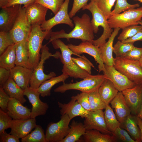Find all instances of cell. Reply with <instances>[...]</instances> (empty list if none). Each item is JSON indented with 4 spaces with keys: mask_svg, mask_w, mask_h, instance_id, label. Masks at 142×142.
Segmentation results:
<instances>
[{
    "mask_svg": "<svg viewBox=\"0 0 142 142\" xmlns=\"http://www.w3.org/2000/svg\"><path fill=\"white\" fill-rule=\"evenodd\" d=\"M73 20L75 26L70 32L66 33L63 29L57 32L51 30L49 34V42L54 40L64 38L68 40L73 38L80 39L82 42L88 41L92 43L94 38V33L89 16L84 13L80 17H74Z\"/></svg>",
    "mask_w": 142,
    "mask_h": 142,
    "instance_id": "6da1fadb",
    "label": "cell"
},
{
    "mask_svg": "<svg viewBox=\"0 0 142 142\" xmlns=\"http://www.w3.org/2000/svg\"><path fill=\"white\" fill-rule=\"evenodd\" d=\"M51 42L54 48L59 49L61 52L59 58L63 64L62 72L69 77L75 78L84 79L91 75L81 68L72 60L71 55H75L63 42L59 39Z\"/></svg>",
    "mask_w": 142,
    "mask_h": 142,
    "instance_id": "7a4b0ae2",
    "label": "cell"
},
{
    "mask_svg": "<svg viewBox=\"0 0 142 142\" xmlns=\"http://www.w3.org/2000/svg\"><path fill=\"white\" fill-rule=\"evenodd\" d=\"M82 9L88 10L91 13L92 18L91 22L94 33H98L99 27H102L103 28V33L100 37L92 42L93 44L100 47L106 42V40L111 34L113 29L110 28L108 19L98 6L96 0H91Z\"/></svg>",
    "mask_w": 142,
    "mask_h": 142,
    "instance_id": "3957f363",
    "label": "cell"
},
{
    "mask_svg": "<svg viewBox=\"0 0 142 142\" xmlns=\"http://www.w3.org/2000/svg\"><path fill=\"white\" fill-rule=\"evenodd\" d=\"M43 31L40 25L32 26L27 40L29 52V62L31 68L36 67L40 59V52L44 39H49L50 31Z\"/></svg>",
    "mask_w": 142,
    "mask_h": 142,
    "instance_id": "277c9868",
    "label": "cell"
},
{
    "mask_svg": "<svg viewBox=\"0 0 142 142\" xmlns=\"http://www.w3.org/2000/svg\"><path fill=\"white\" fill-rule=\"evenodd\" d=\"M106 79V76L104 74L91 75L76 83H63L62 85L55 89L54 91L55 92L63 93L68 90H74L88 93L98 89Z\"/></svg>",
    "mask_w": 142,
    "mask_h": 142,
    "instance_id": "5b68a950",
    "label": "cell"
},
{
    "mask_svg": "<svg viewBox=\"0 0 142 142\" xmlns=\"http://www.w3.org/2000/svg\"><path fill=\"white\" fill-rule=\"evenodd\" d=\"M40 52V61L33 69L30 82V87L35 89H37L45 81L56 76V74L53 72L48 74H45L43 71L44 65L45 61L50 57L59 58L60 54L59 52L52 54L49 52V49L46 45H42Z\"/></svg>",
    "mask_w": 142,
    "mask_h": 142,
    "instance_id": "8992f818",
    "label": "cell"
},
{
    "mask_svg": "<svg viewBox=\"0 0 142 142\" xmlns=\"http://www.w3.org/2000/svg\"><path fill=\"white\" fill-rule=\"evenodd\" d=\"M113 66L136 85L142 84V67L139 61L116 57Z\"/></svg>",
    "mask_w": 142,
    "mask_h": 142,
    "instance_id": "52a82bcc",
    "label": "cell"
},
{
    "mask_svg": "<svg viewBox=\"0 0 142 142\" xmlns=\"http://www.w3.org/2000/svg\"><path fill=\"white\" fill-rule=\"evenodd\" d=\"M142 18V7L130 9L122 13L111 16L108 19L111 28H123L130 26L138 25Z\"/></svg>",
    "mask_w": 142,
    "mask_h": 142,
    "instance_id": "ba28073f",
    "label": "cell"
},
{
    "mask_svg": "<svg viewBox=\"0 0 142 142\" xmlns=\"http://www.w3.org/2000/svg\"><path fill=\"white\" fill-rule=\"evenodd\" d=\"M32 26L28 21L26 8L21 5L17 18L12 28L9 32L15 44L27 40Z\"/></svg>",
    "mask_w": 142,
    "mask_h": 142,
    "instance_id": "9c48e42d",
    "label": "cell"
},
{
    "mask_svg": "<svg viewBox=\"0 0 142 142\" xmlns=\"http://www.w3.org/2000/svg\"><path fill=\"white\" fill-rule=\"evenodd\" d=\"M71 120L67 114L62 115L60 120L50 122L48 125L45 133L46 142H60L68 134Z\"/></svg>",
    "mask_w": 142,
    "mask_h": 142,
    "instance_id": "30bf717a",
    "label": "cell"
},
{
    "mask_svg": "<svg viewBox=\"0 0 142 142\" xmlns=\"http://www.w3.org/2000/svg\"><path fill=\"white\" fill-rule=\"evenodd\" d=\"M67 45L75 55L78 56L80 57L81 56L80 55L85 53L93 57L98 64L99 72L102 71L103 73L105 72L104 64L101 56L99 47L88 41L82 42L77 45L68 44Z\"/></svg>",
    "mask_w": 142,
    "mask_h": 142,
    "instance_id": "8fae6325",
    "label": "cell"
},
{
    "mask_svg": "<svg viewBox=\"0 0 142 142\" xmlns=\"http://www.w3.org/2000/svg\"><path fill=\"white\" fill-rule=\"evenodd\" d=\"M70 0H64L60 8L55 15L50 19L46 20L40 25L42 30L50 31L55 26L60 24H67L72 28L74 27L73 21L68 12Z\"/></svg>",
    "mask_w": 142,
    "mask_h": 142,
    "instance_id": "7c38bea8",
    "label": "cell"
},
{
    "mask_svg": "<svg viewBox=\"0 0 142 142\" xmlns=\"http://www.w3.org/2000/svg\"><path fill=\"white\" fill-rule=\"evenodd\" d=\"M23 94L28 98L32 105L31 118H36L38 116L45 114L49 106L46 103L40 100L39 97L40 94L37 89H33L29 86L24 90Z\"/></svg>",
    "mask_w": 142,
    "mask_h": 142,
    "instance_id": "4fadbf2b",
    "label": "cell"
},
{
    "mask_svg": "<svg viewBox=\"0 0 142 142\" xmlns=\"http://www.w3.org/2000/svg\"><path fill=\"white\" fill-rule=\"evenodd\" d=\"M84 118L83 124L86 130L95 129L104 134H112L107 128L103 110L89 111Z\"/></svg>",
    "mask_w": 142,
    "mask_h": 142,
    "instance_id": "5bb4252c",
    "label": "cell"
},
{
    "mask_svg": "<svg viewBox=\"0 0 142 142\" xmlns=\"http://www.w3.org/2000/svg\"><path fill=\"white\" fill-rule=\"evenodd\" d=\"M105 72L103 73L113 83L119 92L134 87L136 85L117 70L113 66L104 64Z\"/></svg>",
    "mask_w": 142,
    "mask_h": 142,
    "instance_id": "9a60e30c",
    "label": "cell"
},
{
    "mask_svg": "<svg viewBox=\"0 0 142 142\" xmlns=\"http://www.w3.org/2000/svg\"><path fill=\"white\" fill-rule=\"evenodd\" d=\"M122 92L131 114L137 115L142 104V84L136 85L133 87L124 90Z\"/></svg>",
    "mask_w": 142,
    "mask_h": 142,
    "instance_id": "2e32d148",
    "label": "cell"
},
{
    "mask_svg": "<svg viewBox=\"0 0 142 142\" xmlns=\"http://www.w3.org/2000/svg\"><path fill=\"white\" fill-rule=\"evenodd\" d=\"M17 5L1 8L0 11V31L9 32L19 14L20 6Z\"/></svg>",
    "mask_w": 142,
    "mask_h": 142,
    "instance_id": "e0dca14e",
    "label": "cell"
},
{
    "mask_svg": "<svg viewBox=\"0 0 142 142\" xmlns=\"http://www.w3.org/2000/svg\"><path fill=\"white\" fill-rule=\"evenodd\" d=\"M24 7L26 8L28 21L31 26L37 25L40 26L46 20V15L48 9L47 8L35 2Z\"/></svg>",
    "mask_w": 142,
    "mask_h": 142,
    "instance_id": "ac0fdd59",
    "label": "cell"
},
{
    "mask_svg": "<svg viewBox=\"0 0 142 142\" xmlns=\"http://www.w3.org/2000/svg\"><path fill=\"white\" fill-rule=\"evenodd\" d=\"M36 125V118L13 119L10 133L19 139H21L29 134Z\"/></svg>",
    "mask_w": 142,
    "mask_h": 142,
    "instance_id": "d6986e66",
    "label": "cell"
},
{
    "mask_svg": "<svg viewBox=\"0 0 142 142\" xmlns=\"http://www.w3.org/2000/svg\"><path fill=\"white\" fill-rule=\"evenodd\" d=\"M58 105L60 108V113L61 115L67 114L71 120L77 116L85 118L89 111L84 109L76 100L72 97L68 103H63L58 102Z\"/></svg>",
    "mask_w": 142,
    "mask_h": 142,
    "instance_id": "ffe728a7",
    "label": "cell"
},
{
    "mask_svg": "<svg viewBox=\"0 0 142 142\" xmlns=\"http://www.w3.org/2000/svg\"><path fill=\"white\" fill-rule=\"evenodd\" d=\"M33 70L20 66L16 65L10 70L11 77L23 90L29 87Z\"/></svg>",
    "mask_w": 142,
    "mask_h": 142,
    "instance_id": "44dd1931",
    "label": "cell"
},
{
    "mask_svg": "<svg viewBox=\"0 0 142 142\" xmlns=\"http://www.w3.org/2000/svg\"><path fill=\"white\" fill-rule=\"evenodd\" d=\"M22 104L18 100L14 98H10L7 112L13 119L31 118V110Z\"/></svg>",
    "mask_w": 142,
    "mask_h": 142,
    "instance_id": "7402d4cb",
    "label": "cell"
},
{
    "mask_svg": "<svg viewBox=\"0 0 142 142\" xmlns=\"http://www.w3.org/2000/svg\"><path fill=\"white\" fill-rule=\"evenodd\" d=\"M110 103L118 120L120 123L131 114L130 109L121 92H119Z\"/></svg>",
    "mask_w": 142,
    "mask_h": 142,
    "instance_id": "603a6c76",
    "label": "cell"
},
{
    "mask_svg": "<svg viewBox=\"0 0 142 142\" xmlns=\"http://www.w3.org/2000/svg\"><path fill=\"white\" fill-rule=\"evenodd\" d=\"M120 29L119 28H114L107 42L99 47L102 59L104 64L107 65L111 66L113 65V43L114 39L118 34Z\"/></svg>",
    "mask_w": 142,
    "mask_h": 142,
    "instance_id": "cb8c5ba5",
    "label": "cell"
},
{
    "mask_svg": "<svg viewBox=\"0 0 142 142\" xmlns=\"http://www.w3.org/2000/svg\"><path fill=\"white\" fill-rule=\"evenodd\" d=\"M121 123L120 127L125 130L136 142H141V134L138 125L137 115L130 114Z\"/></svg>",
    "mask_w": 142,
    "mask_h": 142,
    "instance_id": "d4e9b609",
    "label": "cell"
},
{
    "mask_svg": "<svg viewBox=\"0 0 142 142\" xmlns=\"http://www.w3.org/2000/svg\"><path fill=\"white\" fill-rule=\"evenodd\" d=\"M81 141L85 142H115L118 140L112 134L103 133L95 129L86 130Z\"/></svg>",
    "mask_w": 142,
    "mask_h": 142,
    "instance_id": "484cf974",
    "label": "cell"
},
{
    "mask_svg": "<svg viewBox=\"0 0 142 142\" xmlns=\"http://www.w3.org/2000/svg\"><path fill=\"white\" fill-rule=\"evenodd\" d=\"M98 91L102 100L106 105L109 104L119 92L112 82L107 79L102 83Z\"/></svg>",
    "mask_w": 142,
    "mask_h": 142,
    "instance_id": "4316f807",
    "label": "cell"
},
{
    "mask_svg": "<svg viewBox=\"0 0 142 142\" xmlns=\"http://www.w3.org/2000/svg\"><path fill=\"white\" fill-rule=\"evenodd\" d=\"M86 130L83 123L73 120L69 126L68 134L60 142L79 141Z\"/></svg>",
    "mask_w": 142,
    "mask_h": 142,
    "instance_id": "83f0119b",
    "label": "cell"
},
{
    "mask_svg": "<svg viewBox=\"0 0 142 142\" xmlns=\"http://www.w3.org/2000/svg\"><path fill=\"white\" fill-rule=\"evenodd\" d=\"M16 65L31 69L29 62V52L27 40L15 44Z\"/></svg>",
    "mask_w": 142,
    "mask_h": 142,
    "instance_id": "f1b7e54d",
    "label": "cell"
},
{
    "mask_svg": "<svg viewBox=\"0 0 142 142\" xmlns=\"http://www.w3.org/2000/svg\"><path fill=\"white\" fill-rule=\"evenodd\" d=\"M2 87L10 98L18 100L23 104L26 102L23 94L24 90L15 83L11 77Z\"/></svg>",
    "mask_w": 142,
    "mask_h": 142,
    "instance_id": "f546056e",
    "label": "cell"
},
{
    "mask_svg": "<svg viewBox=\"0 0 142 142\" xmlns=\"http://www.w3.org/2000/svg\"><path fill=\"white\" fill-rule=\"evenodd\" d=\"M69 77L67 74L63 73L58 76L52 77L44 82L37 90L42 97L50 96L52 87L59 82L65 83Z\"/></svg>",
    "mask_w": 142,
    "mask_h": 142,
    "instance_id": "4dcf8cb0",
    "label": "cell"
},
{
    "mask_svg": "<svg viewBox=\"0 0 142 142\" xmlns=\"http://www.w3.org/2000/svg\"><path fill=\"white\" fill-rule=\"evenodd\" d=\"M15 44L9 46L0 55V67L11 70L16 66Z\"/></svg>",
    "mask_w": 142,
    "mask_h": 142,
    "instance_id": "1f68e13d",
    "label": "cell"
},
{
    "mask_svg": "<svg viewBox=\"0 0 142 142\" xmlns=\"http://www.w3.org/2000/svg\"><path fill=\"white\" fill-rule=\"evenodd\" d=\"M105 109L104 117L106 126L112 133L120 126L121 123L118 120L113 110L109 104L106 105Z\"/></svg>",
    "mask_w": 142,
    "mask_h": 142,
    "instance_id": "d6a6232c",
    "label": "cell"
},
{
    "mask_svg": "<svg viewBox=\"0 0 142 142\" xmlns=\"http://www.w3.org/2000/svg\"><path fill=\"white\" fill-rule=\"evenodd\" d=\"M22 142H46L44 131L40 125H37L34 130L21 139Z\"/></svg>",
    "mask_w": 142,
    "mask_h": 142,
    "instance_id": "836d02e7",
    "label": "cell"
},
{
    "mask_svg": "<svg viewBox=\"0 0 142 142\" xmlns=\"http://www.w3.org/2000/svg\"><path fill=\"white\" fill-rule=\"evenodd\" d=\"M89 104L91 111L103 110L106 105L102 100L98 89L88 93Z\"/></svg>",
    "mask_w": 142,
    "mask_h": 142,
    "instance_id": "e575fe53",
    "label": "cell"
},
{
    "mask_svg": "<svg viewBox=\"0 0 142 142\" xmlns=\"http://www.w3.org/2000/svg\"><path fill=\"white\" fill-rule=\"evenodd\" d=\"M134 46V43H123L119 40L113 46V52L116 57H121Z\"/></svg>",
    "mask_w": 142,
    "mask_h": 142,
    "instance_id": "d590c367",
    "label": "cell"
},
{
    "mask_svg": "<svg viewBox=\"0 0 142 142\" xmlns=\"http://www.w3.org/2000/svg\"><path fill=\"white\" fill-rule=\"evenodd\" d=\"M142 29V26L138 25H132L123 29L118 38V40L122 41L134 36Z\"/></svg>",
    "mask_w": 142,
    "mask_h": 142,
    "instance_id": "8d00e7d4",
    "label": "cell"
},
{
    "mask_svg": "<svg viewBox=\"0 0 142 142\" xmlns=\"http://www.w3.org/2000/svg\"><path fill=\"white\" fill-rule=\"evenodd\" d=\"M116 1L114 9L111 11L110 16L120 13L130 9L138 8L140 6L139 3L130 4L127 2L126 0H116Z\"/></svg>",
    "mask_w": 142,
    "mask_h": 142,
    "instance_id": "74e56055",
    "label": "cell"
},
{
    "mask_svg": "<svg viewBox=\"0 0 142 142\" xmlns=\"http://www.w3.org/2000/svg\"><path fill=\"white\" fill-rule=\"evenodd\" d=\"M64 1V0H35L34 2L50 9L55 15L60 9Z\"/></svg>",
    "mask_w": 142,
    "mask_h": 142,
    "instance_id": "f35d334b",
    "label": "cell"
},
{
    "mask_svg": "<svg viewBox=\"0 0 142 142\" xmlns=\"http://www.w3.org/2000/svg\"><path fill=\"white\" fill-rule=\"evenodd\" d=\"M116 0H96L97 5L108 19L110 16L112 8Z\"/></svg>",
    "mask_w": 142,
    "mask_h": 142,
    "instance_id": "ab89813d",
    "label": "cell"
},
{
    "mask_svg": "<svg viewBox=\"0 0 142 142\" xmlns=\"http://www.w3.org/2000/svg\"><path fill=\"white\" fill-rule=\"evenodd\" d=\"M15 44L9 32L0 31V55L10 46Z\"/></svg>",
    "mask_w": 142,
    "mask_h": 142,
    "instance_id": "60d3db41",
    "label": "cell"
},
{
    "mask_svg": "<svg viewBox=\"0 0 142 142\" xmlns=\"http://www.w3.org/2000/svg\"><path fill=\"white\" fill-rule=\"evenodd\" d=\"M72 60L81 68L91 74V67L95 68L93 64L84 55L79 57H72Z\"/></svg>",
    "mask_w": 142,
    "mask_h": 142,
    "instance_id": "b9f144b4",
    "label": "cell"
},
{
    "mask_svg": "<svg viewBox=\"0 0 142 142\" xmlns=\"http://www.w3.org/2000/svg\"><path fill=\"white\" fill-rule=\"evenodd\" d=\"M112 134L118 141L123 142H136L125 130L120 126L116 128L112 133Z\"/></svg>",
    "mask_w": 142,
    "mask_h": 142,
    "instance_id": "7bdbcfd3",
    "label": "cell"
},
{
    "mask_svg": "<svg viewBox=\"0 0 142 142\" xmlns=\"http://www.w3.org/2000/svg\"><path fill=\"white\" fill-rule=\"evenodd\" d=\"M12 120L7 112L0 109V134L11 128Z\"/></svg>",
    "mask_w": 142,
    "mask_h": 142,
    "instance_id": "ee69618b",
    "label": "cell"
},
{
    "mask_svg": "<svg viewBox=\"0 0 142 142\" xmlns=\"http://www.w3.org/2000/svg\"><path fill=\"white\" fill-rule=\"evenodd\" d=\"M72 97L76 100L85 109L89 111H91L88 93L82 92Z\"/></svg>",
    "mask_w": 142,
    "mask_h": 142,
    "instance_id": "f6af8a7d",
    "label": "cell"
},
{
    "mask_svg": "<svg viewBox=\"0 0 142 142\" xmlns=\"http://www.w3.org/2000/svg\"><path fill=\"white\" fill-rule=\"evenodd\" d=\"M142 56V47L138 48L134 46L121 57L130 60L139 61Z\"/></svg>",
    "mask_w": 142,
    "mask_h": 142,
    "instance_id": "bcb514c9",
    "label": "cell"
},
{
    "mask_svg": "<svg viewBox=\"0 0 142 142\" xmlns=\"http://www.w3.org/2000/svg\"><path fill=\"white\" fill-rule=\"evenodd\" d=\"M89 0H74L72 9L69 13L70 17L73 18L81 9L88 3Z\"/></svg>",
    "mask_w": 142,
    "mask_h": 142,
    "instance_id": "7dc6e473",
    "label": "cell"
},
{
    "mask_svg": "<svg viewBox=\"0 0 142 142\" xmlns=\"http://www.w3.org/2000/svg\"><path fill=\"white\" fill-rule=\"evenodd\" d=\"M10 97L2 87L0 88V107L3 111L7 112L8 105Z\"/></svg>",
    "mask_w": 142,
    "mask_h": 142,
    "instance_id": "c3c4849f",
    "label": "cell"
},
{
    "mask_svg": "<svg viewBox=\"0 0 142 142\" xmlns=\"http://www.w3.org/2000/svg\"><path fill=\"white\" fill-rule=\"evenodd\" d=\"M10 77V70L0 67V87H2Z\"/></svg>",
    "mask_w": 142,
    "mask_h": 142,
    "instance_id": "681fc988",
    "label": "cell"
},
{
    "mask_svg": "<svg viewBox=\"0 0 142 142\" xmlns=\"http://www.w3.org/2000/svg\"><path fill=\"white\" fill-rule=\"evenodd\" d=\"M19 139L14 135L8 133L5 131L0 134L1 142H19Z\"/></svg>",
    "mask_w": 142,
    "mask_h": 142,
    "instance_id": "f907efd6",
    "label": "cell"
},
{
    "mask_svg": "<svg viewBox=\"0 0 142 142\" xmlns=\"http://www.w3.org/2000/svg\"><path fill=\"white\" fill-rule=\"evenodd\" d=\"M35 1V0H9L6 7H8L17 5L22 4H23L24 6H26L34 2Z\"/></svg>",
    "mask_w": 142,
    "mask_h": 142,
    "instance_id": "816d5d0a",
    "label": "cell"
},
{
    "mask_svg": "<svg viewBox=\"0 0 142 142\" xmlns=\"http://www.w3.org/2000/svg\"><path fill=\"white\" fill-rule=\"evenodd\" d=\"M138 41H142V29L131 37L121 41L123 43H134L135 42Z\"/></svg>",
    "mask_w": 142,
    "mask_h": 142,
    "instance_id": "f5cc1de1",
    "label": "cell"
},
{
    "mask_svg": "<svg viewBox=\"0 0 142 142\" xmlns=\"http://www.w3.org/2000/svg\"><path fill=\"white\" fill-rule=\"evenodd\" d=\"M138 125L140 129L141 134V140L142 142V121L137 115Z\"/></svg>",
    "mask_w": 142,
    "mask_h": 142,
    "instance_id": "db71d44e",
    "label": "cell"
},
{
    "mask_svg": "<svg viewBox=\"0 0 142 142\" xmlns=\"http://www.w3.org/2000/svg\"><path fill=\"white\" fill-rule=\"evenodd\" d=\"M9 0H0V7L1 8L6 7Z\"/></svg>",
    "mask_w": 142,
    "mask_h": 142,
    "instance_id": "11a10c76",
    "label": "cell"
},
{
    "mask_svg": "<svg viewBox=\"0 0 142 142\" xmlns=\"http://www.w3.org/2000/svg\"><path fill=\"white\" fill-rule=\"evenodd\" d=\"M137 115L142 121V104Z\"/></svg>",
    "mask_w": 142,
    "mask_h": 142,
    "instance_id": "9f6ffc18",
    "label": "cell"
},
{
    "mask_svg": "<svg viewBox=\"0 0 142 142\" xmlns=\"http://www.w3.org/2000/svg\"><path fill=\"white\" fill-rule=\"evenodd\" d=\"M139 61L140 65L142 67V56H141V57L140 58Z\"/></svg>",
    "mask_w": 142,
    "mask_h": 142,
    "instance_id": "6f0895ef",
    "label": "cell"
},
{
    "mask_svg": "<svg viewBox=\"0 0 142 142\" xmlns=\"http://www.w3.org/2000/svg\"><path fill=\"white\" fill-rule=\"evenodd\" d=\"M138 24H140L142 26V20L138 22Z\"/></svg>",
    "mask_w": 142,
    "mask_h": 142,
    "instance_id": "680465c9",
    "label": "cell"
},
{
    "mask_svg": "<svg viewBox=\"0 0 142 142\" xmlns=\"http://www.w3.org/2000/svg\"><path fill=\"white\" fill-rule=\"evenodd\" d=\"M135 1H138L140 2V3H142V0H133Z\"/></svg>",
    "mask_w": 142,
    "mask_h": 142,
    "instance_id": "91938a15",
    "label": "cell"
}]
</instances>
